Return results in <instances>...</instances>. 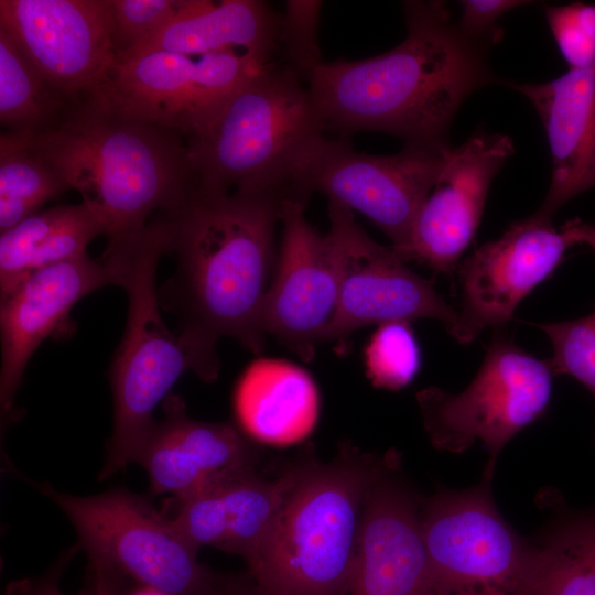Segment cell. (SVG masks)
Wrapping results in <instances>:
<instances>
[{"label":"cell","instance_id":"1","mask_svg":"<svg viewBox=\"0 0 595 595\" xmlns=\"http://www.w3.org/2000/svg\"><path fill=\"white\" fill-rule=\"evenodd\" d=\"M283 197L270 193H207L194 186L169 214L176 269L162 288V310L177 318L176 333L196 376L218 377L217 342L227 336L255 355L264 347L261 309L274 270V230Z\"/></svg>","mask_w":595,"mask_h":595},{"label":"cell","instance_id":"2","mask_svg":"<svg viewBox=\"0 0 595 595\" xmlns=\"http://www.w3.org/2000/svg\"><path fill=\"white\" fill-rule=\"evenodd\" d=\"M407 36L363 60L323 62L307 88L325 131H379L405 143L446 145L469 94L491 83L486 43L466 37L444 2L405 1Z\"/></svg>","mask_w":595,"mask_h":595},{"label":"cell","instance_id":"3","mask_svg":"<svg viewBox=\"0 0 595 595\" xmlns=\"http://www.w3.org/2000/svg\"><path fill=\"white\" fill-rule=\"evenodd\" d=\"M11 136L80 194L107 239L143 228L154 210L177 212L194 186L186 138L122 111L100 93L82 98L44 134Z\"/></svg>","mask_w":595,"mask_h":595},{"label":"cell","instance_id":"4","mask_svg":"<svg viewBox=\"0 0 595 595\" xmlns=\"http://www.w3.org/2000/svg\"><path fill=\"white\" fill-rule=\"evenodd\" d=\"M324 132L307 85L272 61L186 137L194 187L292 199L296 167Z\"/></svg>","mask_w":595,"mask_h":595},{"label":"cell","instance_id":"5","mask_svg":"<svg viewBox=\"0 0 595 595\" xmlns=\"http://www.w3.org/2000/svg\"><path fill=\"white\" fill-rule=\"evenodd\" d=\"M172 240V220L160 214L137 231L109 238L100 259L128 296L126 328L109 368L113 426L100 479L137 462L154 409L184 372L195 374L190 351L161 315L156 272Z\"/></svg>","mask_w":595,"mask_h":595},{"label":"cell","instance_id":"6","mask_svg":"<svg viewBox=\"0 0 595 595\" xmlns=\"http://www.w3.org/2000/svg\"><path fill=\"white\" fill-rule=\"evenodd\" d=\"M385 465L346 447L309 464L274 523L246 562L264 595H342L364 508Z\"/></svg>","mask_w":595,"mask_h":595},{"label":"cell","instance_id":"7","mask_svg":"<svg viewBox=\"0 0 595 595\" xmlns=\"http://www.w3.org/2000/svg\"><path fill=\"white\" fill-rule=\"evenodd\" d=\"M69 519L78 545L125 578L161 595H209L217 574L201 564L172 519L123 488L74 496L23 477Z\"/></svg>","mask_w":595,"mask_h":595},{"label":"cell","instance_id":"8","mask_svg":"<svg viewBox=\"0 0 595 595\" xmlns=\"http://www.w3.org/2000/svg\"><path fill=\"white\" fill-rule=\"evenodd\" d=\"M553 376L549 359L496 336L463 391L429 387L416 393L424 429L441 451L459 453L480 442L488 451L485 480L490 483L505 445L547 411Z\"/></svg>","mask_w":595,"mask_h":595},{"label":"cell","instance_id":"9","mask_svg":"<svg viewBox=\"0 0 595 595\" xmlns=\"http://www.w3.org/2000/svg\"><path fill=\"white\" fill-rule=\"evenodd\" d=\"M489 484L439 494L421 515L436 595H532L538 549L501 517Z\"/></svg>","mask_w":595,"mask_h":595},{"label":"cell","instance_id":"10","mask_svg":"<svg viewBox=\"0 0 595 595\" xmlns=\"http://www.w3.org/2000/svg\"><path fill=\"white\" fill-rule=\"evenodd\" d=\"M450 147L405 143L392 155L354 150L344 139L320 138L299 163L292 197L318 192L367 217L396 249L404 248L420 207L435 184Z\"/></svg>","mask_w":595,"mask_h":595},{"label":"cell","instance_id":"11","mask_svg":"<svg viewBox=\"0 0 595 595\" xmlns=\"http://www.w3.org/2000/svg\"><path fill=\"white\" fill-rule=\"evenodd\" d=\"M271 62L228 51L197 56L152 51L116 58L97 91L122 111L180 131L197 130Z\"/></svg>","mask_w":595,"mask_h":595},{"label":"cell","instance_id":"12","mask_svg":"<svg viewBox=\"0 0 595 595\" xmlns=\"http://www.w3.org/2000/svg\"><path fill=\"white\" fill-rule=\"evenodd\" d=\"M328 235L339 268V293L334 320L324 340L344 342L356 329L419 318L441 321L447 332L456 310L434 283L408 269L396 248L381 246L360 228L354 213L328 201Z\"/></svg>","mask_w":595,"mask_h":595},{"label":"cell","instance_id":"13","mask_svg":"<svg viewBox=\"0 0 595 595\" xmlns=\"http://www.w3.org/2000/svg\"><path fill=\"white\" fill-rule=\"evenodd\" d=\"M534 213L479 246L458 268L459 307L448 334L469 344L507 324L521 301L549 278L574 239Z\"/></svg>","mask_w":595,"mask_h":595},{"label":"cell","instance_id":"14","mask_svg":"<svg viewBox=\"0 0 595 595\" xmlns=\"http://www.w3.org/2000/svg\"><path fill=\"white\" fill-rule=\"evenodd\" d=\"M0 29L73 99L97 93L117 58L108 0H0Z\"/></svg>","mask_w":595,"mask_h":595},{"label":"cell","instance_id":"15","mask_svg":"<svg viewBox=\"0 0 595 595\" xmlns=\"http://www.w3.org/2000/svg\"><path fill=\"white\" fill-rule=\"evenodd\" d=\"M305 204L284 199L282 240L261 309L263 332L311 361L332 324L339 293V268L328 234L305 218Z\"/></svg>","mask_w":595,"mask_h":595},{"label":"cell","instance_id":"16","mask_svg":"<svg viewBox=\"0 0 595 595\" xmlns=\"http://www.w3.org/2000/svg\"><path fill=\"white\" fill-rule=\"evenodd\" d=\"M513 153L510 137L477 132L450 148L443 167L419 209L402 260L425 263L437 273L455 270L473 241L490 183Z\"/></svg>","mask_w":595,"mask_h":595},{"label":"cell","instance_id":"17","mask_svg":"<svg viewBox=\"0 0 595 595\" xmlns=\"http://www.w3.org/2000/svg\"><path fill=\"white\" fill-rule=\"evenodd\" d=\"M163 402L164 418L154 423L136 462L153 494L183 500L256 473V450L240 428L190 418L177 396Z\"/></svg>","mask_w":595,"mask_h":595},{"label":"cell","instance_id":"18","mask_svg":"<svg viewBox=\"0 0 595 595\" xmlns=\"http://www.w3.org/2000/svg\"><path fill=\"white\" fill-rule=\"evenodd\" d=\"M342 595H436L416 504L386 470L368 495Z\"/></svg>","mask_w":595,"mask_h":595},{"label":"cell","instance_id":"19","mask_svg":"<svg viewBox=\"0 0 595 595\" xmlns=\"http://www.w3.org/2000/svg\"><path fill=\"white\" fill-rule=\"evenodd\" d=\"M107 285H115L110 270L101 260L85 255L31 274L0 301L2 422L14 407L36 348L65 323L80 299Z\"/></svg>","mask_w":595,"mask_h":595},{"label":"cell","instance_id":"20","mask_svg":"<svg viewBox=\"0 0 595 595\" xmlns=\"http://www.w3.org/2000/svg\"><path fill=\"white\" fill-rule=\"evenodd\" d=\"M309 464L264 479L256 473L207 493L177 501L172 519L183 538L199 550L213 547L241 556L255 553Z\"/></svg>","mask_w":595,"mask_h":595},{"label":"cell","instance_id":"21","mask_svg":"<svg viewBox=\"0 0 595 595\" xmlns=\"http://www.w3.org/2000/svg\"><path fill=\"white\" fill-rule=\"evenodd\" d=\"M540 116L552 158L549 191L538 215L552 219L571 198L595 187V72L569 68L541 84H515Z\"/></svg>","mask_w":595,"mask_h":595},{"label":"cell","instance_id":"22","mask_svg":"<svg viewBox=\"0 0 595 595\" xmlns=\"http://www.w3.org/2000/svg\"><path fill=\"white\" fill-rule=\"evenodd\" d=\"M280 22L281 14L260 0H191L183 13L117 58L152 51L188 56L237 51L272 62Z\"/></svg>","mask_w":595,"mask_h":595},{"label":"cell","instance_id":"23","mask_svg":"<svg viewBox=\"0 0 595 595\" xmlns=\"http://www.w3.org/2000/svg\"><path fill=\"white\" fill-rule=\"evenodd\" d=\"M318 405L311 376L283 359H256L234 391V410L241 431L273 445L304 440L315 426Z\"/></svg>","mask_w":595,"mask_h":595},{"label":"cell","instance_id":"24","mask_svg":"<svg viewBox=\"0 0 595 595\" xmlns=\"http://www.w3.org/2000/svg\"><path fill=\"white\" fill-rule=\"evenodd\" d=\"M105 229L83 202L41 209L0 235V301L31 274L87 255Z\"/></svg>","mask_w":595,"mask_h":595},{"label":"cell","instance_id":"25","mask_svg":"<svg viewBox=\"0 0 595 595\" xmlns=\"http://www.w3.org/2000/svg\"><path fill=\"white\" fill-rule=\"evenodd\" d=\"M80 99L44 79L12 37L0 29V122L2 131L36 137L55 129Z\"/></svg>","mask_w":595,"mask_h":595},{"label":"cell","instance_id":"26","mask_svg":"<svg viewBox=\"0 0 595 595\" xmlns=\"http://www.w3.org/2000/svg\"><path fill=\"white\" fill-rule=\"evenodd\" d=\"M71 190L33 149L7 132L0 137V232Z\"/></svg>","mask_w":595,"mask_h":595},{"label":"cell","instance_id":"27","mask_svg":"<svg viewBox=\"0 0 595 595\" xmlns=\"http://www.w3.org/2000/svg\"><path fill=\"white\" fill-rule=\"evenodd\" d=\"M532 595H595V517L569 522L538 549Z\"/></svg>","mask_w":595,"mask_h":595},{"label":"cell","instance_id":"28","mask_svg":"<svg viewBox=\"0 0 595 595\" xmlns=\"http://www.w3.org/2000/svg\"><path fill=\"white\" fill-rule=\"evenodd\" d=\"M366 375L378 388L399 390L409 385L421 366L415 336L405 322L379 325L364 350Z\"/></svg>","mask_w":595,"mask_h":595},{"label":"cell","instance_id":"29","mask_svg":"<svg viewBox=\"0 0 595 595\" xmlns=\"http://www.w3.org/2000/svg\"><path fill=\"white\" fill-rule=\"evenodd\" d=\"M553 356L549 359L554 375H569L595 396V312L573 321L541 323Z\"/></svg>","mask_w":595,"mask_h":595},{"label":"cell","instance_id":"30","mask_svg":"<svg viewBox=\"0 0 595 595\" xmlns=\"http://www.w3.org/2000/svg\"><path fill=\"white\" fill-rule=\"evenodd\" d=\"M191 0H108L111 39L117 56L133 48L177 15Z\"/></svg>","mask_w":595,"mask_h":595},{"label":"cell","instance_id":"31","mask_svg":"<svg viewBox=\"0 0 595 595\" xmlns=\"http://www.w3.org/2000/svg\"><path fill=\"white\" fill-rule=\"evenodd\" d=\"M322 1L289 0L281 14L279 45L286 64L302 79H307L323 63L317 42Z\"/></svg>","mask_w":595,"mask_h":595},{"label":"cell","instance_id":"32","mask_svg":"<svg viewBox=\"0 0 595 595\" xmlns=\"http://www.w3.org/2000/svg\"><path fill=\"white\" fill-rule=\"evenodd\" d=\"M545 17L570 68L595 72V4L551 6L545 8Z\"/></svg>","mask_w":595,"mask_h":595},{"label":"cell","instance_id":"33","mask_svg":"<svg viewBox=\"0 0 595 595\" xmlns=\"http://www.w3.org/2000/svg\"><path fill=\"white\" fill-rule=\"evenodd\" d=\"M527 3L518 0L461 1L462 15L457 28L470 40L486 44L495 43L501 39L502 33L496 25L498 19L507 11Z\"/></svg>","mask_w":595,"mask_h":595},{"label":"cell","instance_id":"34","mask_svg":"<svg viewBox=\"0 0 595 595\" xmlns=\"http://www.w3.org/2000/svg\"><path fill=\"white\" fill-rule=\"evenodd\" d=\"M77 548L78 545L63 553L44 575L10 583L4 595H64L60 587V580ZM78 595H83L82 592Z\"/></svg>","mask_w":595,"mask_h":595},{"label":"cell","instance_id":"35","mask_svg":"<svg viewBox=\"0 0 595 595\" xmlns=\"http://www.w3.org/2000/svg\"><path fill=\"white\" fill-rule=\"evenodd\" d=\"M125 577L105 561L88 555L86 585L83 595H122Z\"/></svg>","mask_w":595,"mask_h":595},{"label":"cell","instance_id":"36","mask_svg":"<svg viewBox=\"0 0 595 595\" xmlns=\"http://www.w3.org/2000/svg\"><path fill=\"white\" fill-rule=\"evenodd\" d=\"M209 595H264L249 573L244 575H218Z\"/></svg>","mask_w":595,"mask_h":595},{"label":"cell","instance_id":"37","mask_svg":"<svg viewBox=\"0 0 595 595\" xmlns=\"http://www.w3.org/2000/svg\"><path fill=\"white\" fill-rule=\"evenodd\" d=\"M576 244H587L595 250V225L586 224L580 219H572L562 227Z\"/></svg>","mask_w":595,"mask_h":595}]
</instances>
